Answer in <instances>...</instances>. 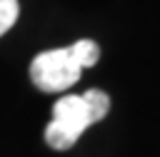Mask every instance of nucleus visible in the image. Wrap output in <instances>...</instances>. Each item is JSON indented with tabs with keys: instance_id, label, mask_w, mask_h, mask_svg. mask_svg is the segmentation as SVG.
<instances>
[{
	"instance_id": "f257e3e1",
	"label": "nucleus",
	"mask_w": 160,
	"mask_h": 157,
	"mask_svg": "<svg viewBox=\"0 0 160 157\" xmlns=\"http://www.w3.org/2000/svg\"><path fill=\"white\" fill-rule=\"evenodd\" d=\"M110 112V95L90 87L82 95H65L52 105V120L45 127V142L52 150H70L80 135Z\"/></svg>"
},
{
	"instance_id": "f03ea898",
	"label": "nucleus",
	"mask_w": 160,
	"mask_h": 157,
	"mask_svg": "<svg viewBox=\"0 0 160 157\" xmlns=\"http://www.w3.org/2000/svg\"><path fill=\"white\" fill-rule=\"evenodd\" d=\"M100 60V47L95 40H78L68 47L45 50L30 62V80L42 92H65L80 80L85 67Z\"/></svg>"
},
{
	"instance_id": "7ed1b4c3",
	"label": "nucleus",
	"mask_w": 160,
	"mask_h": 157,
	"mask_svg": "<svg viewBox=\"0 0 160 157\" xmlns=\"http://www.w3.org/2000/svg\"><path fill=\"white\" fill-rule=\"evenodd\" d=\"M18 12H20L18 0H0V37H2L12 25H15Z\"/></svg>"
}]
</instances>
